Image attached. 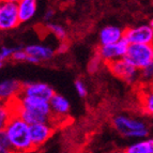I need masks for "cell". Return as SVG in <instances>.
Listing matches in <instances>:
<instances>
[{
	"instance_id": "cell-28",
	"label": "cell",
	"mask_w": 153,
	"mask_h": 153,
	"mask_svg": "<svg viewBox=\"0 0 153 153\" xmlns=\"http://www.w3.org/2000/svg\"><path fill=\"white\" fill-rule=\"evenodd\" d=\"M2 3H14V4H18L22 0H0Z\"/></svg>"
},
{
	"instance_id": "cell-20",
	"label": "cell",
	"mask_w": 153,
	"mask_h": 153,
	"mask_svg": "<svg viewBox=\"0 0 153 153\" xmlns=\"http://www.w3.org/2000/svg\"><path fill=\"white\" fill-rule=\"evenodd\" d=\"M46 29L51 34H54L60 41H64L66 39V31L61 25H58V24H55V23H48L46 25Z\"/></svg>"
},
{
	"instance_id": "cell-2",
	"label": "cell",
	"mask_w": 153,
	"mask_h": 153,
	"mask_svg": "<svg viewBox=\"0 0 153 153\" xmlns=\"http://www.w3.org/2000/svg\"><path fill=\"white\" fill-rule=\"evenodd\" d=\"M4 131L11 148L16 153H30L34 151L30 135V125L21 117L13 116Z\"/></svg>"
},
{
	"instance_id": "cell-26",
	"label": "cell",
	"mask_w": 153,
	"mask_h": 153,
	"mask_svg": "<svg viewBox=\"0 0 153 153\" xmlns=\"http://www.w3.org/2000/svg\"><path fill=\"white\" fill-rule=\"evenodd\" d=\"M0 153H16L11 147H5V146L0 145Z\"/></svg>"
},
{
	"instance_id": "cell-23",
	"label": "cell",
	"mask_w": 153,
	"mask_h": 153,
	"mask_svg": "<svg viewBox=\"0 0 153 153\" xmlns=\"http://www.w3.org/2000/svg\"><path fill=\"white\" fill-rule=\"evenodd\" d=\"M16 48L17 47H7V46L2 47V48L0 49V57H1V59L4 61L5 59L12 58L13 53L16 51Z\"/></svg>"
},
{
	"instance_id": "cell-11",
	"label": "cell",
	"mask_w": 153,
	"mask_h": 153,
	"mask_svg": "<svg viewBox=\"0 0 153 153\" xmlns=\"http://www.w3.org/2000/svg\"><path fill=\"white\" fill-rule=\"evenodd\" d=\"M51 109V115H53V123L56 125L57 119H66L70 115L71 110V105H70L69 100L65 99L63 95L55 93L54 97L49 101Z\"/></svg>"
},
{
	"instance_id": "cell-12",
	"label": "cell",
	"mask_w": 153,
	"mask_h": 153,
	"mask_svg": "<svg viewBox=\"0 0 153 153\" xmlns=\"http://www.w3.org/2000/svg\"><path fill=\"white\" fill-rule=\"evenodd\" d=\"M23 89V84L16 79H4L0 82V102L10 103L19 97Z\"/></svg>"
},
{
	"instance_id": "cell-9",
	"label": "cell",
	"mask_w": 153,
	"mask_h": 153,
	"mask_svg": "<svg viewBox=\"0 0 153 153\" xmlns=\"http://www.w3.org/2000/svg\"><path fill=\"white\" fill-rule=\"evenodd\" d=\"M18 15L17 4L14 3H2L0 11V30L8 31L18 27L21 24Z\"/></svg>"
},
{
	"instance_id": "cell-29",
	"label": "cell",
	"mask_w": 153,
	"mask_h": 153,
	"mask_svg": "<svg viewBox=\"0 0 153 153\" xmlns=\"http://www.w3.org/2000/svg\"><path fill=\"white\" fill-rule=\"evenodd\" d=\"M68 51V45H66L64 42H62L61 45H60V47L58 48V51H60V53H62V51Z\"/></svg>"
},
{
	"instance_id": "cell-32",
	"label": "cell",
	"mask_w": 153,
	"mask_h": 153,
	"mask_svg": "<svg viewBox=\"0 0 153 153\" xmlns=\"http://www.w3.org/2000/svg\"><path fill=\"white\" fill-rule=\"evenodd\" d=\"M2 65H3V62H0V69L2 68Z\"/></svg>"
},
{
	"instance_id": "cell-16",
	"label": "cell",
	"mask_w": 153,
	"mask_h": 153,
	"mask_svg": "<svg viewBox=\"0 0 153 153\" xmlns=\"http://www.w3.org/2000/svg\"><path fill=\"white\" fill-rule=\"evenodd\" d=\"M18 15L22 23L28 22L34 17L38 10V3L36 0H22L17 4Z\"/></svg>"
},
{
	"instance_id": "cell-8",
	"label": "cell",
	"mask_w": 153,
	"mask_h": 153,
	"mask_svg": "<svg viewBox=\"0 0 153 153\" xmlns=\"http://www.w3.org/2000/svg\"><path fill=\"white\" fill-rule=\"evenodd\" d=\"M56 128V125L51 122L36 123L30 125V135L34 151L41 149L47 143L49 138L54 135Z\"/></svg>"
},
{
	"instance_id": "cell-21",
	"label": "cell",
	"mask_w": 153,
	"mask_h": 153,
	"mask_svg": "<svg viewBox=\"0 0 153 153\" xmlns=\"http://www.w3.org/2000/svg\"><path fill=\"white\" fill-rule=\"evenodd\" d=\"M12 59L14 61H18V62H28L29 59V55L27 54V51L25 49H22L19 47L16 48V51L13 53L12 55Z\"/></svg>"
},
{
	"instance_id": "cell-25",
	"label": "cell",
	"mask_w": 153,
	"mask_h": 153,
	"mask_svg": "<svg viewBox=\"0 0 153 153\" xmlns=\"http://www.w3.org/2000/svg\"><path fill=\"white\" fill-rule=\"evenodd\" d=\"M0 145L5 146V147H11L10 141H9V138H8V136H7L5 131H0Z\"/></svg>"
},
{
	"instance_id": "cell-22",
	"label": "cell",
	"mask_w": 153,
	"mask_h": 153,
	"mask_svg": "<svg viewBox=\"0 0 153 153\" xmlns=\"http://www.w3.org/2000/svg\"><path fill=\"white\" fill-rule=\"evenodd\" d=\"M74 85H75V90L77 91V93H78L79 97H87V94H88L87 85L85 84L82 80H80V79H77Z\"/></svg>"
},
{
	"instance_id": "cell-24",
	"label": "cell",
	"mask_w": 153,
	"mask_h": 153,
	"mask_svg": "<svg viewBox=\"0 0 153 153\" xmlns=\"http://www.w3.org/2000/svg\"><path fill=\"white\" fill-rule=\"evenodd\" d=\"M101 62H102V60H101V59H100V57L97 55V56H95L94 58L91 60V63H90V65H89V70L91 72L97 71V68H99L100 64H101Z\"/></svg>"
},
{
	"instance_id": "cell-13",
	"label": "cell",
	"mask_w": 153,
	"mask_h": 153,
	"mask_svg": "<svg viewBox=\"0 0 153 153\" xmlns=\"http://www.w3.org/2000/svg\"><path fill=\"white\" fill-rule=\"evenodd\" d=\"M138 102L145 115L153 117V84L140 85L138 91Z\"/></svg>"
},
{
	"instance_id": "cell-19",
	"label": "cell",
	"mask_w": 153,
	"mask_h": 153,
	"mask_svg": "<svg viewBox=\"0 0 153 153\" xmlns=\"http://www.w3.org/2000/svg\"><path fill=\"white\" fill-rule=\"evenodd\" d=\"M153 84V63L139 71V85Z\"/></svg>"
},
{
	"instance_id": "cell-3",
	"label": "cell",
	"mask_w": 153,
	"mask_h": 153,
	"mask_svg": "<svg viewBox=\"0 0 153 153\" xmlns=\"http://www.w3.org/2000/svg\"><path fill=\"white\" fill-rule=\"evenodd\" d=\"M112 126L118 134L126 138H145L149 135L147 124L130 116L118 115L114 117Z\"/></svg>"
},
{
	"instance_id": "cell-15",
	"label": "cell",
	"mask_w": 153,
	"mask_h": 153,
	"mask_svg": "<svg viewBox=\"0 0 153 153\" xmlns=\"http://www.w3.org/2000/svg\"><path fill=\"white\" fill-rule=\"evenodd\" d=\"M27 54L31 57H34L39 61H43V60H51L55 55V51L49 46L42 45V44H31L27 45L25 47Z\"/></svg>"
},
{
	"instance_id": "cell-14",
	"label": "cell",
	"mask_w": 153,
	"mask_h": 153,
	"mask_svg": "<svg viewBox=\"0 0 153 153\" xmlns=\"http://www.w3.org/2000/svg\"><path fill=\"white\" fill-rule=\"evenodd\" d=\"M124 39V30L117 26H106L101 29L99 33L100 45L115 44Z\"/></svg>"
},
{
	"instance_id": "cell-5",
	"label": "cell",
	"mask_w": 153,
	"mask_h": 153,
	"mask_svg": "<svg viewBox=\"0 0 153 153\" xmlns=\"http://www.w3.org/2000/svg\"><path fill=\"white\" fill-rule=\"evenodd\" d=\"M106 65L112 75H115L123 82L130 85L139 82V70L128 63L124 58L115 60Z\"/></svg>"
},
{
	"instance_id": "cell-7",
	"label": "cell",
	"mask_w": 153,
	"mask_h": 153,
	"mask_svg": "<svg viewBox=\"0 0 153 153\" xmlns=\"http://www.w3.org/2000/svg\"><path fill=\"white\" fill-rule=\"evenodd\" d=\"M124 39L128 44L153 45V30L150 25L128 27L124 30Z\"/></svg>"
},
{
	"instance_id": "cell-30",
	"label": "cell",
	"mask_w": 153,
	"mask_h": 153,
	"mask_svg": "<svg viewBox=\"0 0 153 153\" xmlns=\"http://www.w3.org/2000/svg\"><path fill=\"white\" fill-rule=\"evenodd\" d=\"M109 153H126V151H125V149H124V150H121V149H117V150L110 151Z\"/></svg>"
},
{
	"instance_id": "cell-31",
	"label": "cell",
	"mask_w": 153,
	"mask_h": 153,
	"mask_svg": "<svg viewBox=\"0 0 153 153\" xmlns=\"http://www.w3.org/2000/svg\"><path fill=\"white\" fill-rule=\"evenodd\" d=\"M150 26H151V28H152V30H153V21L150 23Z\"/></svg>"
},
{
	"instance_id": "cell-1",
	"label": "cell",
	"mask_w": 153,
	"mask_h": 153,
	"mask_svg": "<svg viewBox=\"0 0 153 153\" xmlns=\"http://www.w3.org/2000/svg\"><path fill=\"white\" fill-rule=\"evenodd\" d=\"M10 106L12 107L14 115L21 117L29 125L36 123H53L49 101L39 97L21 95L11 101Z\"/></svg>"
},
{
	"instance_id": "cell-18",
	"label": "cell",
	"mask_w": 153,
	"mask_h": 153,
	"mask_svg": "<svg viewBox=\"0 0 153 153\" xmlns=\"http://www.w3.org/2000/svg\"><path fill=\"white\" fill-rule=\"evenodd\" d=\"M13 116H14V112L10 104L0 102V131L5 130Z\"/></svg>"
},
{
	"instance_id": "cell-33",
	"label": "cell",
	"mask_w": 153,
	"mask_h": 153,
	"mask_svg": "<svg viewBox=\"0 0 153 153\" xmlns=\"http://www.w3.org/2000/svg\"><path fill=\"white\" fill-rule=\"evenodd\" d=\"M1 7H2V2L0 1V11H1Z\"/></svg>"
},
{
	"instance_id": "cell-34",
	"label": "cell",
	"mask_w": 153,
	"mask_h": 153,
	"mask_svg": "<svg viewBox=\"0 0 153 153\" xmlns=\"http://www.w3.org/2000/svg\"><path fill=\"white\" fill-rule=\"evenodd\" d=\"M152 49H153V46H152Z\"/></svg>"
},
{
	"instance_id": "cell-4",
	"label": "cell",
	"mask_w": 153,
	"mask_h": 153,
	"mask_svg": "<svg viewBox=\"0 0 153 153\" xmlns=\"http://www.w3.org/2000/svg\"><path fill=\"white\" fill-rule=\"evenodd\" d=\"M152 46L145 44H130L124 59L140 71L153 63Z\"/></svg>"
},
{
	"instance_id": "cell-6",
	"label": "cell",
	"mask_w": 153,
	"mask_h": 153,
	"mask_svg": "<svg viewBox=\"0 0 153 153\" xmlns=\"http://www.w3.org/2000/svg\"><path fill=\"white\" fill-rule=\"evenodd\" d=\"M128 45L130 44L125 39L115 44L100 45L97 49V55L103 62H105V64H108L118 59L124 58L128 51Z\"/></svg>"
},
{
	"instance_id": "cell-10",
	"label": "cell",
	"mask_w": 153,
	"mask_h": 153,
	"mask_svg": "<svg viewBox=\"0 0 153 153\" xmlns=\"http://www.w3.org/2000/svg\"><path fill=\"white\" fill-rule=\"evenodd\" d=\"M55 93L56 92L54 91V89L45 82H27V84H23L21 95L39 97V99L51 101Z\"/></svg>"
},
{
	"instance_id": "cell-27",
	"label": "cell",
	"mask_w": 153,
	"mask_h": 153,
	"mask_svg": "<svg viewBox=\"0 0 153 153\" xmlns=\"http://www.w3.org/2000/svg\"><path fill=\"white\" fill-rule=\"evenodd\" d=\"M54 16V11L53 10H47L44 14V19L45 21H51V18Z\"/></svg>"
},
{
	"instance_id": "cell-17",
	"label": "cell",
	"mask_w": 153,
	"mask_h": 153,
	"mask_svg": "<svg viewBox=\"0 0 153 153\" xmlns=\"http://www.w3.org/2000/svg\"><path fill=\"white\" fill-rule=\"evenodd\" d=\"M126 153H153V139L136 141L125 149Z\"/></svg>"
}]
</instances>
